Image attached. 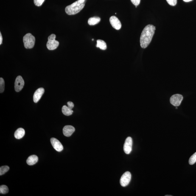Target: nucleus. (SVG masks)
Masks as SVG:
<instances>
[{
    "label": "nucleus",
    "mask_w": 196,
    "mask_h": 196,
    "mask_svg": "<svg viewBox=\"0 0 196 196\" xmlns=\"http://www.w3.org/2000/svg\"><path fill=\"white\" fill-rule=\"evenodd\" d=\"M62 112L64 114L67 116H70L73 113L72 109L66 105L63 106L62 107Z\"/></svg>",
    "instance_id": "16"
},
{
    "label": "nucleus",
    "mask_w": 196,
    "mask_h": 196,
    "mask_svg": "<svg viewBox=\"0 0 196 196\" xmlns=\"http://www.w3.org/2000/svg\"><path fill=\"white\" fill-rule=\"evenodd\" d=\"M109 21L110 24L113 28L116 30H119L121 27V24L118 18L116 16H113L110 17Z\"/></svg>",
    "instance_id": "10"
},
{
    "label": "nucleus",
    "mask_w": 196,
    "mask_h": 196,
    "mask_svg": "<svg viewBox=\"0 0 196 196\" xmlns=\"http://www.w3.org/2000/svg\"><path fill=\"white\" fill-rule=\"evenodd\" d=\"M2 35H1V32H0V44H2Z\"/></svg>",
    "instance_id": "26"
},
{
    "label": "nucleus",
    "mask_w": 196,
    "mask_h": 196,
    "mask_svg": "<svg viewBox=\"0 0 196 196\" xmlns=\"http://www.w3.org/2000/svg\"><path fill=\"white\" fill-rule=\"evenodd\" d=\"M24 85V80L21 76L16 77L15 82V89L16 92H19L22 89Z\"/></svg>",
    "instance_id": "8"
},
{
    "label": "nucleus",
    "mask_w": 196,
    "mask_h": 196,
    "mask_svg": "<svg viewBox=\"0 0 196 196\" xmlns=\"http://www.w3.org/2000/svg\"><path fill=\"white\" fill-rule=\"evenodd\" d=\"M155 30V26L151 24L147 25L143 29L140 40L141 46L143 49H145L150 44Z\"/></svg>",
    "instance_id": "1"
},
{
    "label": "nucleus",
    "mask_w": 196,
    "mask_h": 196,
    "mask_svg": "<svg viewBox=\"0 0 196 196\" xmlns=\"http://www.w3.org/2000/svg\"><path fill=\"white\" fill-rule=\"evenodd\" d=\"M38 160V157L36 155H32L29 156L27 160V163L29 165H35Z\"/></svg>",
    "instance_id": "13"
},
{
    "label": "nucleus",
    "mask_w": 196,
    "mask_h": 196,
    "mask_svg": "<svg viewBox=\"0 0 196 196\" xmlns=\"http://www.w3.org/2000/svg\"><path fill=\"white\" fill-rule=\"evenodd\" d=\"M45 0H34V3L37 6H41L43 4Z\"/></svg>",
    "instance_id": "22"
},
{
    "label": "nucleus",
    "mask_w": 196,
    "mask_h": 196,
    "mask_svg": "<svg viewBox=\"0 0 196 196\" xmlns=\"http://www.w3.org/2000/svg\"><path fill=\"white\" fill-rule=\"evenodd\" d=\"M44 92V89L43 88H39L36 91L33 96V100L35 103L39 102Z\"/></svg>",
    "instance_id": "11"
},
{
    "label": "nucleus",
    "mask_w": 196,
    "mask_h": 196,
    "mask_svg": "<svg viewBox=\"0 0 196 196\" xmlns=\"http://www.w3.org/2000/svg\"><path fill=\"white\" fill-rule=\"evenodd\" d=\"M35 37L30 33H28L24 36L23 41L25 48L26 49H31L35 45Z\"/></svg>",
    "instance_id": "3"
},
{
    "label": "nucleus",
    "mask_w": 196,
    "mask_h": 196,
    "mask_svg": "<svg viewBox=\"0 0 196 196\" xmlns=\"http://www.w3.org/2000/svg\"><path fill=\"white\" fill-rule=\"evenodd\" d=\"M51 142L54 148L57 152H60L63 150V145L58 139L54 138H51Z\"/></svg>",
    "instance_id": "9"
},
{
    "label": "nucleus",
    "mask_w": 196,
    "mask_h": 196,
    "mask_svg": "<svg viewBox=\"0 0 196 196\" xmlns=\"http://www.w3.org/2000/svg\"><path fill=\"white\" fill-rule=\"evenodd\" d=\"M183 97L181 94H176L172 96L170 99V102L174 106H179L183 100Z\"/></svg>",
    "instance_id": "6"
},
{
    "label": "nucleus",
    "mask_w": 196,
    "mask_h": 196,
    "mask_svg": "<svg viewBox=\"0 0 196 196\" xmlns=\"http://www.w3.org/2000/svg\"><path fill=\"white\" fill-rule=\"evenodd\" d=\"M176 109H178V108H177V107H176Z\"/></svg>",
    "instance_id": "29"
},
{
    "label": "nucleus",
    "mask_w": 196,
    "mask_h": 196,
    "mask_svg": "<svg viewBox=\"0 0 196 196\" xmlns=\"http://www.w3.org/2000/svg\"><path fill=\"white\" fill-rule=\"evenodd\" d=\"M10 168L7 166H1L0 168V175H4L9 170Z\"/></svg>",
    "instance_id": "18"
},
{
    "label": "nucleus",
    "mask_w": 196,
    "mask_h": 196,
    "mask_svg": "<svg viewBox=\"0 0 196 196\" xmlns=\"http://www.w3.org/2000/svg\"><path fill=\"white\" fill-rule=\"evenodd\" d=\"M166 196H172V195H166Z\"/></svg>",
    "instance_id": "28"
},
{
    "label": "nucleus",
    "mask_w": 196,
    "mask_h": 196,
    "mask_svg": "<svg viewBox=\"0 0 196 196\" xmlns=\"http://www.w3.org/2000/svg\"><path fill=\"white\" fill-rule=\"evenodd\" d=\"M56 37V35L54 34H51L48 37L46 46L49 50H54L57 49L59 44V41L55 40Z\"/></svg>",
    "instance_id": "4"
},
{
    "label": "nucleus",
    "mask_w": 196,
    "mask_h": 196,
    "mask_svg": "<svg viewBox=\"0 0 196 196\" xmlns=\"http://www.w3.org/2000/svg\"><path fill=\"white\" fill-rule=\"evenodd\" d=\"M68 107H69V108L72 109L74 108V103L72 102H67Z\"/></svg>",
    "instance_id": "25"
},
{
    "label": "nucleus",
    "mask_w": 196,
    "mask_h": 196,
    "mask_svg": "<svg viewBox=\"0 0 196 196\" xmlns=\"http://www.w3.org/2000/svg\"><path fill=\"white\" fill-rule=\"evenodd\" d=\"M92 40L93 41V40H93V39Z\"/></svg>",
    "instance_id": "30"
},
{
    "label": "nucleus",
    "mask_w": 196,
    "mask_h": 196,
    "mask_svg": "<svg viewBox=\"0 0 196 196\" xmlns=\"http://www.w3.org/2000/svg\"><path fill=\"white\" fill-rule=\"evenodd\" d=\"M8 187L6 185H1L0 187V192L1 194H6L9 192Z\"/></svg>",
    "instance_id": "19"
},
{
    "label": "nucleus",
    "mask_w": 196,
    "mask_h": 196,
    "mask_svg": "<svg viewBox=\"0 0 196 196\" xmlns=\"http://www.w3.org/2000/svg\"><path fill=\"white\" fill-rule=\"evenodd\" d=\"M25 132L23 128H19L15 132L14 137L17 139H20L24 136Z\"/></svg>",
    "instance_id": "14"
},
{
    "label": "nucleus",
    "mask_w": 196,
    "mask_h": 196,
    "mask_svg": "<svg viewBox=\"0 0 196 196\" xmlns=\"http://www.w3.org/2000/svg\"><path fill=\"white\" fill-rule=\"evenodd\" d=\"M168 4L172 6H175L177 4V0H166Z\"/></svg>",
    "instance_id": "23"
},
{
    "label": "nucleus",
    "mask_w": 196,
    "mask_h": 196,
    "mask_svg": "<svg viewBox=\"0 0 196 196\" xmlns=\"http://www.w3.org/2000/svg\"><path fill=\"white\" fill-rule=\"evenodd\" d=\"M97 45L96 47L99 48L103 50H105L107 49L106 43L103 40H97Z\"/></svg>",
    "instance_id": "17"
},
{
    "label": "nucleus",
    "mask_w": 196,
    "mask_h": 196,
    "mask_svg": "<svg viewBox=\"0 0 196 196\" xmlns=\"http://www.w3.org/2000/svg\"><path fill=\"white\" fill-rule=\"evenodd\" d=\"M86 0H78L65 8V11L68 15H74L80 12L84 8Z\"/></svg>",
    "instance_id": "2"
},
{
    "label": "nucleus",
    "mask_w": 196,
    "mask_h": 196,
    "mask_svg": "<svg viewBox=\"0 0 196 196\" xmlns=\"http://www.w3.org/2000/svg\"><path fill=\"white\" fill-rule=\"evenodd\" d=\"M131 179V174L129 172H127L123 174L121 177L120 183L121 186L126 187L129 183Z\"/></svg>",
    "instance_id": "5"
},
{
    "label": "nucleus",
    "mask_w": 196,
    "mask_h": 196,
    "mask_svg": "<svg viewBox=\"0 0 196 196\" xmlns=\"http://www.w3.org/2000/svg\"><path fill=\"white\" fill-rule=\"evenodd\" d=\"M4 81L2 78H0V92L2 93L4 92Z\"/></svg>",
    "instance_id": "21"
},
{
    "label": "nucleus",
    "mask_w": 196,
    "mask_h": 196,
    "mask_svg": "<svg viewBox=\"0 0 196 196\" xmlns=\"http://www.w3.org/2000/svg\"><path fill=\"white\" fill-rule=\"evenodd\" d=\"M75 128L72 126H65L63 129V134L66 137L71 136L75 131Z\"/></svg>",
    "instance_id": "12"
},
{
    "label": "nucleus",
    "mask_w": 196,
    "mask_h": 196,
    "mask_svg": "<svg viewBox=\"0 0 196 196\" xmlns=\"http://www.w3.org/2000/svg\"><path fill=\"white\" fill-rule=\"evenodd\" d=\"M140 1L141 0H131L132 4L136 6L139 5L140 2Z\"/></svg>",
    "instance_id": "24"
},
{
    "label": "nucleus",
    "mask_w": 196,
    "mask_h": 196,
    "mask_svg": "<svg viewBox=\"0 0 196 196\" xmlns=\"http://www.w3.org/2000/svg\"><path fill=\"white\" fill-rule=\"evenodd\" d=\"M183 1H185V2H189V1H192V0H183Z\"/></svg>",
    "instance_id": "27"
},
{
    "label": "nucleus",
    "mask_w": 196,
    "mask_h": 196,
    "mask_svg": "<svg viewBox=\"0 0 196 196\" xmlns=\"http://www.w3.org/2000/svg\"><path fill=\"white\" fill-rule=\"evenodd\" d=\"M196 162V152L191 156L189 160L190 165H193Z\"/></svg>",
    "instance_id": "20"
},
{
    "label": "nucleus",
    "mask_w": 196,
    "mask_h": 196,
    "mask_svg": "<svg viewBox=\"0 0 196 196\" xmlns=\"http://www.w3.org/2000/svg\"><path fill=\"white\" fill-rule=\"evenodd\" d=\"M101 21V19L99 17H93L89 19L88 24L90 26H94L99 23Z\"/></svg>",
    "instance_id": "15"
},
{
    "label": "nucleus",
    "mask_w": 196,
    "mask_h": 196,
    "mask_svg": "<svg viewBox=\"0 0 196 196\" xmlns=\"http://www.w3.org/2000/svg\"><path fill=\"white\" fill-rule=\"evenodd\" d=\"M133 141L131 137H128L126 139L124 146V150L126 154H129L132 152Z\"/></svg>",
    "instance_id": "7"
}]
</instances>
